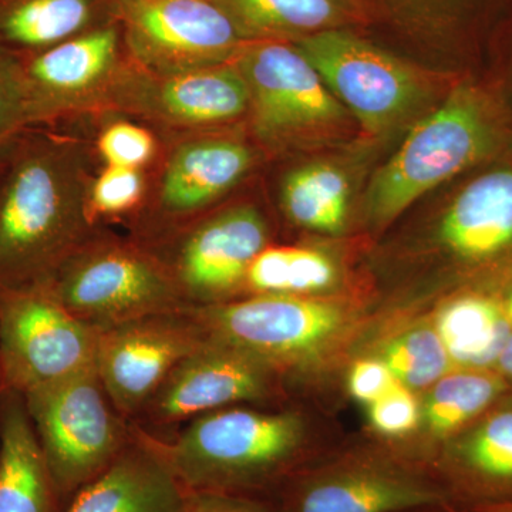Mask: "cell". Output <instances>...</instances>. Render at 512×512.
<instances>
[{
    "label": "cell",
    "mask_w": 512,
    "mask_h": 512,
    "mask_svg": "<svg viewBox=\"0 0 512 512\" xmlns=\"http://www.w3.org/2000/svg\"><path fill=\"white\" fill-rule=\"evenodd\" d=\"M92 137L29 127L0 165V288L47 281L101 225L89 212Z\"/></svg>",
    "instance_id": "6da1fadb"
},
{
    "label": "cell",
    "mask_w": 512,
    "mask_h": 512,
    "mask_svg": "<svg viewBox=\"0 0 512 512\" xmlns=\"http://www.w3.org/2000/svg\"><path fill=\"white\" fill-rule=\"evenodd\" d=\"M302 433L293 414L231 406L187 421L171 439L148 434L184 491L234 494L288 466Z\"/></svg>",
    "instance_id": "7a4b0ae2"
},
{
    "label": "cell",
    "mask_w": 512,
    "mask_h": 512,
    "mask_svg": "<svg viewBox=\"0 0 512 512\" xmlns=\"http://www.w3.org/2000/svg\"><path fill=\"white\" fill-rule=\"evenodd\" d=\"M43 284L67 311L97 330L187 309L160 259L136 239L103 225Z\"/></svg>",
    "instance_id": "3957f363"
},
{
    "label": "cell",
    "mask_w": 512,
    "mask_h": 512,
    "mask_svg": "<svg viewBox=\"0 0 512 512\" xmlns=\"http://www.w3.org/2000/svg\"><path fill=\"white\" fill-rule=\"evenodd\" d=\"M232 127L160 137V157L148 170V190L128 231L148 245L221 207L252 173L258 154Z\"/></svg>",
    "instance_id": "277c9868"
},
{
    "label": "cell",
    "mask_w": 512,
    "mask_h": 512,
    "mask_svg": "<svg viewBox=\"0 0 512 512\" xmlns=\"http://www.w3.org/2000/svg\"><path fill=\"white\" fill-rule=\"evenodd\" d=\"M23 399L67 507L120 456L133 437V424L111 402L96 363Z\"/></svg>",
    "instance_id": "5b68a950"
},
{
    "label": "cell",
    "mask_w": 512,
    "mask_h": 512,
    "mask_svg": "<svg viewBox=\"0 0 512 512\" xmlns=\"http://www.w3.org/2000/svg\"><path fill=\"white\" fill-rule=\"evenodd\" d=\"M490 116L477 93L461 87L420 121L370 184L373 220L389 222L414 201L477 163L493 146Z\"/></svg>",
    "instance_id": "8992f818"
},
{
    "label": "cell",
    "mask_w": 512,
    "mask_h": 512,
    "mask_svg": "<svg viewBox=\"0 0 512 512\" xmlns=\"http://www.w3.org/2000/svg\"><path fill=\"white\" fill-rule=\"evenodd\" d=\"M99 335L43 282L0 288V392L25 396L93 366Z\"/></svg>",
    "instance_id": "52a82bcc"
},
{
    "label": "cell",
    "mask_w": 512,
    "mask_h": 512,
    "mask_svg": "<svg viewBox=\"0 0 512 512\" xmlns=\"http://www.w3.org/2000/svg\"><path fill=\"white\" fill-rule=\"evenodd\" d=\"M269 242L264 212L251 202L221 205L144 245L160 259L187 308L232 301Z\"/></svg>",
    "instance_id": "ba28073f"
},
{
    "label": "cell",
    "mask_w": 512,
    "mask_h": 512,
    "mask_svg": "<svg viewBox=\"0 0 512 512\" xmlns=\"http://www.w3.org/2000/svg\"><path fill=\"white\" fill-rule=\"evenodd\" d=\"M128 59L117 20L19 59L29 127L70 126L109 114Z\"/></svg>",
    "instance_id": "9c48e42d"
},
{
    "label": "cell",
    "mask_w": 512,
    "mask_h": 512,
    "mask_svg": "<svg viewBox=\"0 0 512 512\" xmlns=\"http://www.w3.org/2000/svg\"><path fill=\"white\" fill-rule=\"evenodd\" d=\"M234 66L247 84L248 133L269 150H284L345 116V107L296 46L249 42Z\"/></svg>",
    "instance_id": "30bf717a"
},
{
    "label": "cell",
    "mask_w": 512,
    "mask_h": 512,
    "mask_svg": "<svg viewBox=\"0 0 512 512\" xmlns=\"http://www.w3.org/2000/svg\"><path fill=\"white\" fill-rule=\"evenodd\" d=\"M248 107L247 84L234 63L157 74L130 57L114 87L109 114L140 121L158 136L170 137L235 126L247 120Z\"/></svg>",
    "instance_id": "8fae6325"
},
{
    "label": "cell",
    "mask_w": 512,
    "mask_h": 512,
    "mask_svg": "<svg viewBox=\"0 0 512 512\" xmlns=\"http://www.w3.org/2000/svg\"><path fill=\"white\" fill-rule=\"evenodd\" d=\"M131 59L157 74L234 63L247 40L211 0H116Z\"/></svg>",
    "instance_id": "7c38bea8"
},
{
    "label": "cell",
    "mask_w": 512,
    "mask_h": 512,
    "mask_svg": "<svg viewBox=\"0 0 512 512\" xmlns=\"http://www.w3.org/2000/svg\"><path fill=\"white\" fill-rule=\"evenodd\" d=\"M295 46L369 133L396 126L426 93L407 64L349 33L322 30L301 37Z\"/></svg>",
    "instance_id": "4fadbf2b"
},
{
    "label": "cell",
    "mask_w": 512,
    "mask_h": 512,
    "mask_svg": "<svg viewBox=\"0 0 512 512\" xmlns=\"http://www.w3.org/2000/svg\"><path fill=\"white\" fill-rule=\"evenodd\" d=\"M207 339L188 308L131 320L100 330L97 373L116 409L133 421L175 367Z\"/></svg>",
    "instance_id": "5bb4252c"
},
{
    "label": "cell",
    "mask_w": 512,
    "mask_h": 512,
    "mask_svg": "<svg viewBox=\"0 0 512 512\" xmlns=\"http://www.w3.org/2000/svg\"><path fill=\"white\" fill-rule=\"evenodd\" d=\"M188 312L208 338L261 357L272 367L318 349L342 323L335 306L293 295H255Z\"/></svg>",
    "instance_id": "9a60e30c"
},
{
    "label": "cell",
    "mask_w": 512,
    "mask_h": 512,
    "mask_svg": "<svg viewBox=\"0 0 512 512\" xmlns=\"http://www.w3.org/2000/svg\"><path fill=\"white\" fill-rule=\"evenodd\" d=\"M272 367L261 357L208 338L185 357L131 423L140 429H170L201 414L271 392Z\"/></svg>",
    "instance_id": "2e32d148"
},
{
    "label": "cell",
    "mask_w": 512,
    "mask_h": 512,
    "mask_svg": "<svg viewBox=\"0 0 512 512\" xmlns=\"http://www.w3.org/2000/svg\"><path fill=\"white\" fill-rule=\"evenodd\" d=\"M183 498V487L150 434L133 424V437L120 456L74 495L64 512H181Z\"/></svg>",
    "instance_id": "e0dca14e"
},
{
    "label": "cell",
    "mask_w": 512,
    "mask_h": 512,
    "mask_svg": "<svg viewBox=\"0 0 512 512\" xmlns=\"http://www.w3.org/2000/svg\"><path fill=\"white\" fill-rule=\"evenodd\" d=\"M22 394L0 392V512H64Z\"/></svg>",
    "instance_id": "ac0fdd59"
},
{
    "label": "cell",
    "mask_w": 512,
    "mask_h": 512,
    "mask_svg": "<svg viewBox=\"0 0 512 512\" xmlns=\"http://www.w3.org/2000/svg\"><path fill=\"white\" fill-rule=\"evenodd\" d=\"M116 19V0H0V46L18 59Z\"/></svg>",
    "instance_id": "d6986e66"
},
{
    "label": "cell",
    "mask_w": 512,
    "mask_h": 512,
    "mask_svg": "<svg viewBox=\"0 0 512 512\" xmlns=\"http://www.w3.org/2000/svg\"><path fill=\"white\" fill-rule=\"evenodd\" d=\"M433 488L380 470H353L306 484L293 498L291 512H399L437 504Z\"/></svg>",
    "instance_id": "ffe728a7"
},
{
    "label": "cell",
    "mask_w": 512,
    "mask_h": 512,
    "mask_svg": "<svg viewBox=\"0 0 512 512\" xmlns=\"http://www.w3.org/2000/svg\"><path fill=\"white\" fill-rule=\"evenodd\" d=\"M441 238L464 258L497 254L512 242V171L485 174L448 208Z\"/></svg>",
    "instance_id": "44dd1931"
},
{
    "label": "cell",
    "mask_w": 512,
    "mask_h": 512,
    "mask_svg": "<svg viewBox=\"0 0 512 512\" xmlns=\"http://www.w3.org/2000/svg\"><path fill=\"white\" fill-rule=\"evenodd\" d=\"M278 197L282 214L293 225L336 232L345 224L348 180L332 165L309 164L293 168L282 177Z\"/></svg>",
    "instance_id": "7402d4cb"
},
{
    "label": "cell",
    "mask_w": 512,
    "mask_h": 512,
    "mask_svg": "<svg viewBox=\"0 0 512 512\" xmlns=\"http://www.w3.org/2000/svg\"><path fill=\"white\" fill-rule=\"evenodd\" d=\"M247 42H285L326 28L339 15L338 0H211ZM299 37V39H301Z\"/></svg>",
    "instance_id": "603a6c76"
},
{
    "label": "cell",
    "mask_w": 512,
    "mask_h": 512,
    "mask_svg": "<svg viewBox=\"0 0 512 512\" xmlns=\"http://www.w3.org/2000/svg\"><path fill=\"white\" fill-rule=\"evenodd\" d=\"M437 333L451 359L473 366L497 360L510 336L498 306L478 296L458 299L444 308Z\"/></svg>",
    "instance_id": "cb8c5ba5"
},
{
    "label": "cell",
    "mask_w": 512,
    "mask_h": 512,
    "mask_svg": "<svg viewBox=\"0 0 512 512\" xmlns=\"http://www.w3.org/2000/svg\"><path fill=\"white\" fill-rule=\"evenodd\" d=\"M335 278V265L322 252L268 245L249 266L245 288L255 295L296 296L328 288Z\"/></svg>",
    "instance_id": "d4e9b609"
},
{
    "label": "cell",
    "mask_w": 512,
    "mask_h": 512,
    "mask_svg": "<svg viewBox=\"0 0 512 512\" xmlns=\"http://www.w3.org/2000/svg\"><path fill=\"white\" fill-rule=\"evenodd\" d=\"M501 384L497 377L484 373H457L441 377L426 404L430 429L446 434L483 412L497 394Z\"/></svg>",
    "instance_id": "484cf974"
},
{
    "label": "cell",
    "mask_w": 512,
    "mask_h": 512,
    "mask_svg": "<svg viewBox=\"0 0 512 512\" xmlns=\"http://www.w3.org/2000/svg\"><path fill=\"white\" fill-rule=\"evenodd\" d=\"M464 473L477 487L512 491V412L495 414L461 451Z\"/></svg>",
    "instance_id": "4316f807"
},
{
    "label": "cell",
    "mask_w": 512,
    "mask_h": 512,
    "mask_svg": "<svg viewBox=\"0 0 512 512\" xmlns=\"http://www.w3.org/2000/svg\"><path fill=\"white\" fill-rule=\"evenodd\" d=\"M90 123L96 127L92 144L100 167L150 170L160 157L163 141L140 121L106 114Z\"/></svg>",
    "instance_id": "83f0119b"
},
{
    "label": "cell",
    "mask_w": 512,
    "mask_h": 512,
    "mask_svg": "<svg viewBox=\"0 0 512 512\" xmlns=\"http://www.w3.org/2000/svg\"><path fill=\"white\" fill-rule=\"evenodd\" d=\"M450 359L439 333L416 329L393 340L383 362L403 386L426 387L443 377Z\"/></svg>",
    "instance_id": "f1b7e54d"
},
{
    "label": "cell",
    "mask_w": 512,
    "mask_h": 512,
    "mask_svg": "<svg viewBox=\"0 0 512 512\" xmlns=\"http://www.w3.org/2000/svg\"><path fill=\"white\" fill-rule=\"evenodd\" d=\"M148 190V170L99 167L89 188V212L94 224L124 222L140 211Z\"/></svg>",
    "instance_id": "f546056e"
},
{
    "label": "cell",
    "mask_w": 512,
    "mask_h": 512,
    "mask_svg": "<svg viewBox=\"0 0 512 512\" xmlns=\"http://www.w3.org/2000/svg\"><path fill=\"white\" fill-rule=\"evenodd\" d=\"M28 128L19 59L0 46V165Z\"/></svg>",
    "instance_id": "4dcf8cb0"
},
{
    "label": "cell",
    "mask_w": 512,
    "mask_h": 512,
    "mask_svg": "<svg viewBox=\"0 0 512 512\" xmlns=\"http://www.w3.org/2000/svg\"><path fill=\"white\" fill-rule=\"evenodd\" d=\"M370 420L380 433H407L419 421V406L409 389L399 382L370 404Z\"/></svg>",
    "instance_id": "1f68e13d"
},
{
    "label": "cell",
    "mask_w": 512,
    "mask_h": 512,
    "mask_svg": "<svg viewBox=\"0 0 512 512\" xmlns=\"http://www.w3.org/2000/svg\"><path fill=\"white\" fill-rule=\"evenodd\" d=\"M397 383L399 380L394 377L392 370L380 360L356 363L349 377L350 392L355 399L369 404L375 403Z\"/></svg>",
    "instance_id": "d6a6232c"
},
{
    "label": "cell",
    "mask_w": 512,
    "mask_h": 512,
    "mask_svg": "<svg viewBox=\"0 0 512 512\" xmlns=\"http://www.w3.org/2000/svg\"><path fill=\"white\" fill-rule=\"evenodd\" d=\"M181 512H266L234 494L184 491Z\"/></svg>",
    "instance_id": "836d02e7"
},
{
    "label": "cell",
    "mask_w": 512,
    "mask_h": 512,
    "mask_svg": "<svg viewBox=\"0 0 512 512\" xmlns=\"http://www.w3.org/2000/svg\"><path fill=\"white\" fill-rule=\"evenodd\" d=\"M497 362L504 373H507L508 376H512V333H510V336L505 340L504 348L501 350L500 355H498Z\"/></svg>",
    "instance_id": "e575fe53"
},
{
    "label": "cell",
    "mask_w": 512,
    "mask_h": 512,
    "mask_svg": "<svg viewBox=\"0 0 512 512\" xmlns=\"http://www.w3.org/2000/svg\"><path fill=\"white\" fill-rule=\"evenodd\" d=\"M477 512H512V501L508 503L485 504Z\"/></svg>",
    "instance_id": "d590c367"
},
{
    "label": "cell",
    "mask_w": 512,
    "mask_h": 512,
    "mask_svg": "<svg viewBox=\"0 0 512 512\" xmlns=\"http://www.w3.org/2000/svg\"><path fill=\"white\" fill-rule=\"evenodd\" d=\"M508 318H510L512 322V295L510 301H508Z\"/></svg>",
    "instance_id": "8d00e7d4"
}]
</instances>
